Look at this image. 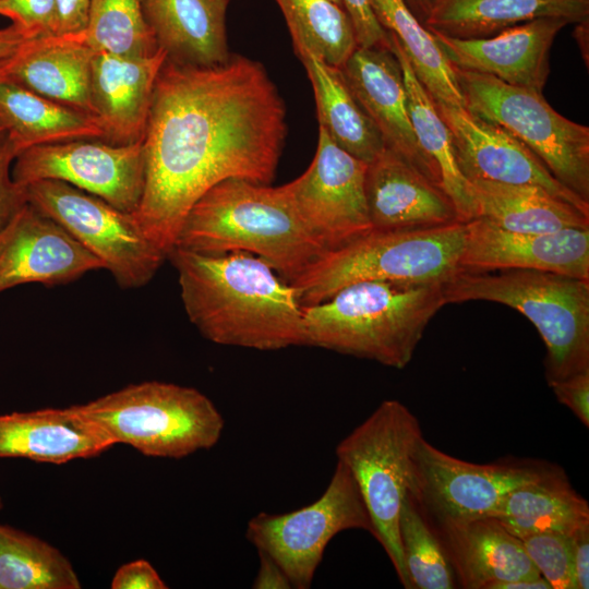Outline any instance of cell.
<instances>
[{
  "label": "cell",
  "instance_id": "obj_1",
  "mask_svg": "<svg viewBox=\"0 0 589 589\" xmlns=\"http://www.w3.org/2000/svg\"><path fill=\"white\" fill-rule=\"evenodd\" d=\"M286 134L285 104L259 61L231 55L194 67L166 59L143 140L145 184L134 218L167 255L211 188L230 178L272 182Z\"/></svg>",
  "mask_w": 589,
  "mask_h": 589
},
{
  "label": "cell",
  "instance_id": "obj_2",
  "mask_svg": "<svg viewBox=\"0 0 589 589\" xmlns=\"http://www.w3.org/2000/svg\"><path fill=\"white\" fill-rule=\"evenodd\" d=\"M167 259L177 271L185 313L207 340L256 350L305 346L303 306L262 259L178 247Z\"/></svg>",
  "mask_w": 589,
  "mask_h": 589
},
{
  "label": "cell",
  "instance_id": "obj_3",
  "mask_svg": "<svg viewBox=\"0 0 589 589\" xmlns=\"http://www.w3.org/2000/svg\"><path fill=\"white\" fill-rule=\"evenodd\" d=\"M175 247L206 254L247 252L290 283L325 250L305 229L283 185L226 179L188 212Z\"/></svg>",
  "mask_w": 589,
  "mask_h": 589
},
{
  "label": "cell",
  "instance_id": "obj_4",
  "mask_svg": "<svg viewBox=\"0 0 589 589\" xmlns=\"http://www.w3.org/2000/svg\"><path fill=\"white\" fill-rule=\"evenodd\" d=\"M444 284L366 280L303 306L305 346L404 369L437 311Z\"/></svg>",
  "mask_w": 589,
  "mask_h": 589
},
{
  "label": "cell",
  "instance_id": "obj_5",
  "mask_svg": "<svg viewBox=\"0 0 589 589\" xmlns=\"http://www.w3.org/2000/svg\"><path fill=\"white\" fill-rule=\"evenodd\" d=\"M466 221L406 230H371L326 251L289 284L302 306L358 281L445 284L459 273Z\"/></svg>",
  "mask_w": 589,
  "mask_h": 589
},
{
  "label": "cell",
  "instance_id": "obj_6",
  "mask_svg": "<svg viewBox=\"0 0 589 589\" xmlns=\"http://www.w3.org/2000/svg\"><path fill=\"white\" fill-rule=\"evenodd\" d=\"M443 292L445 304L491 301L526 316L545 345L548 382L589 371V279L530 269H461Z\"/></svg>",
  "mask_w": 589,
  "mask_h": 589
},
{
  "label": "cell",
  "instance_id": "obj_7",
  "mask_svg": "<svg viewBox=\"0 0 589 589\" xmlns=\"http://www.w3.org/2000/svg\"><path fill=\"white\" fill-rule=\"evenodd\" d=\"M416 414L401 401L383 400L336 446L369 512L373 537L386 552L401 586L411 589L399 539V517L410 494L416 453L423 438Z\"/></svg>",
  "mask_w": 589,
  "mask_h": 589
},
{
  "label": "cell",
  "instance_id": "obj_8",
  "mask_svg": "<svg viewBox=\"0 0 589 589\" xmlns=\"http://www.w3.org/2000/svg\"><path fill=\"white\" fill-rule=\"evenodd\" d=\"M112 442L149 457L181 459L214 447L225 419L196 388L148 381L79 405Z\"/></svg>",
  "mask_w": 589,
  "mask_h": 589
},
{
  "label": "cell",
  "instance_id": "obj_9",
  "mask_svg": "<svg viewBox=\"0 0 589 589\" xmlns=\"http://www.w3.org/2000/svg\"><path fill=\"white\" fill-rule=\"evenodd\" d=\"M464 107L524 143L565 188L589 202V128L558 113L534 89L453 65Z\"/></svg>",
  "mask_w": 589,
  "mask_h": 589
},
{
  "label": "cell",
  "instance_id": "obj_10",
  "mask_svg": "<svg viewBox=\"0 0 589 589\" xmlns=\"http://www.w3.org/2000/svg\"><path fill=\"white\" fill-rule=\"evenodd\" d=\"M24 189L26 201L97 257L120 288L145 286L167 259L133 214L98 196L58 180L35 181Z\"/></svg>",
  "mask_w": 589,
  "mask_h": 589
},
{
  "label": "cell",
  "instance_id": "obj_11",
  "mask_svg": "<svg viewBox=\"0 0 589 589\" xmlns=\"http://www.w3.org/2000/svg\"><path fill=\"white\" fill-rule=\"evenodd\" d=\"M350 529L374 532L351 472L337 461L326 490L315 502L284 514L259 513L248 522L245 537L283 568L292 588L308 589L327 544Z\"/></svg>",
  "mask_w": 589,
  "mask_h": 589
},
{
  "label": "cell",
  "instance_id": "obj_12",
  "mask_svg": "<svg viewBox=\"0 0 589 589\" xmlns=\"http://www.w3.org/2000/svg\"><path fill=\"white\" fill-rule=\"evenodd\" d=\"M539 460L474 464L430 444L424 437L416 453L411 496L440 528L491 517L513 490L552 471Z\"/></svg>",
  "mask_w": 589,
  "mask_h": 589
},
{
  "label": "cell",
  "instance_id": "obj_13",
  "mask_svg": "<svg viewBox=\"0 0 589 589\" xmlns=\"http://www.w3.org/2000/svg\"><path fill=\"white\" fill-rule=\"evenodd\" d=\"M366 168V163L339 147L320 127L312 163L301 176L283 184L299 219L325 252L372 230Z\"/></svg>",
  "mask_w": 589,
  "mask_h": 589
},
{
  "label": "cell",
  "instance_id": "obj_14",
  "mask_svg": "<svg viewBox=\"0 0 589 589\" xmlns=\"http://www.w3.org/2000/svg\"><path fill=\"white\" fill-rule=\"evenodd\" d=\"M21 187L58 180L134 214L145 184L143 142L116 145L100 140H73L20 152L11 169Z\"/></svg>",
  "mask_w": 589,
  "mask_h": 589
},
{
  "label": "cell",
  "instance_id": "obj_15",
  "mask_svg": "<svg viewBox=\"0 0 589 589\" xmlns=\"http://www.w3.org/2000/svg\"><path fill=\"white\" fill-rule=\"evenodd\" d=\"M435 106L448 128L456 165L468 182L538 185L589 215V202L558 182L544 164L505 129L477 117L464 106L444 103H435Z\"/></svg>",
  "mask_w": 589,
  "mask_h": 589
},
{
  "label": "cell",
  "instance_id": "obj_16",
  "mask_svg": "<svg viewBox=\"0 0 589 589\" xmlns=\"http://www.w3.org/2000/svg\"><path fill=\"white\" fill-rule=\"evenodd\" d=\"M104 269L62 226L26 202L0 230V292L19 285H67Z\"/></svg>",
  "mask_w": 589,
  "mask_h": 589
},
{
  "label": "cell",
  "instance_id": "obj_17",
  "mask_svg": "<svg viewBox=\"0 0 589 589\" xmlns=\"http://www.w3.org/2000/svg\"><path fill=\"white\" fill-rule=\"evenodd\" d=\"M462 269H530L589 279V229L528 233L504 230L480 217L466 221Z\"/></svg>",
  "mask_w": 589,
  "mask_h": 589
},
{
  "label": "cell",
  "instance_id": "obj_18",
  "mask_svg": "<svg viewBox=\"0 0 589 589\" xmlns=\"http://www.w3.org/2000/svg\"><path fill=\"white\" fill-rule=\"evenodd\" d=\"M340 70L385 147L442 187L438 169L417 142L402 70L394 52L387 48L357 47Z\"/></svg>",
  "mask_w": 589,
  "mask_h": 589
},
{
  "label": "cell",
  "instance_id": "obj_19",
  "mask_svg": "<svg viewBox=\"0 0 589 589\" xmlns=\"http://www.w3.org/2000/svg\"><path fill=\"white\" fill-rule=\"evenodd\" d=\"M567 24L565 19L539 17L481 39L432 33L453 65L542 93L550 74L551 47Z\"/></svg>",
  "mask_w": 589,
  "mask_h": 589
},
{
  "label": "cell",
  "instance_id": "obj_20",
  "mask_svg": "<svg viewBox=\"0 0 589 589\" xmlns=\"http://www.w3.org/2000/svg\"><path fill=\"white\" fill-rule=\"evenodd\" d=\"M166 59L160 47L149 57L94 51L89 99L93 116L104 131V142H143L156 81Z\"/></svg>",
  "mask_w": 589,
  "mask_h": 589
},
{
  "label": "cell",
  "instance_id": "obj_21",
  "mask_svg": "<svg viewBox=\"0 0 589 589\" xmlns=\"http://www.w3.org/2000/svg\"><path fill=\"white\" fill-rule=\"evenodd\" d=\"M365 197L372 230H406L462 221L443 188L394 151L368 164Z\"/></svg>",
  "mask_w": 589,
  "mask_h": 589
},
{
  "label": "cell",
  "instance_id": "obj_22",
  "mask_svg": "<svg viewBox=\"0 0 589 589\" xmlns=\"http://www.w3.org/2000/svg\"><path fill=\"white\" fill-rule=\"evenodd\" d=\"M112 446L79 405L0 414V458L59 465L95 457Z\"/></svg>",
  "mask_w": 589,
  "mask_h": 589
},
{
  "label": "cell",
  "instance_id": "obj_23",
  "mask_svg": "<svg viewBox=\"0 0 589 589\" xmlns=\"http://www.w3.org/2000/svg\"><path fill=\"white\" fill-rule=\"evenodd\" d=\"M93 56L94 50L82 34L38 36L24 43L0 64V77L93 116L89 99Z\"/></svg>",
  "mask_w": 589,
  "mask_h": 589
},
{
  "label": "cell",
  "instance_id": "obj_24",
  "mask_svg": "<svg viewBox=\"0 0 589 589\" xmlns=\"http://www.w3.org/2000/svg\"><path fill=\"white\" fill-rule=\"evenodd\" d=\"M438 530L456 578L464 588L496 589L504 582L540 577L521 540L494 518Z\"/></svg>",
  "mask_w": 589,
  "mask_h": 589
},
{
  "label": "cell",
  "instance_id": "obj_25",
  "mask_svg": "<svg viewBox=\"0 0 589 589\" xmlns=\"http://www.w3.org/2000/svg\"><path fill=\"white\" fill-rule=\"evenodd\" d=\"M230 0H141L145 20L167 60L214 67L230 58L226 15Z\"/></svg>",
  "mask_w": 589,
  "mask_h": 589
},
{
  "label": "cell",
  "instance_id": "obj_26",
  "mask_svg": "<svg viewBox=\"0 0 589 589\" xmlns=\"http://www.w3.org/2000/svg\"><path fill=\"white\" fill-rule=\"evenodd\" d=\"M539 17L589 19V0H431L423 25L458 39H481Z\"/></svg>",
  "mask_w": 589,
  "mask_h": 589
},
{
  "label": "cell",
  "instance_id": "obj_27",
  "mask_svg": "<svg viewBox=\"0 0 589 589\" xmlns=\"http://www.w3.org/2000/svg\"><path fill=\"white\" fill-rule=\"evenodd\" d=\"M477 217L513 232L589 229V215L532 184L469 181Z\"/></svg>",
  "mask_w": 589,
  "mask_h": 589
},
{
  "label": "cell",
  "instance_id": "obj_28",
  "mask_svg": "<svg viewBox=\"0 0 589 589\" xmlns=\"http://www.w3.org/2000/svg\"><path fill=\"white\" fill-rule=\"evenodd\" d=\"M517 538L554 531L570 534L589 525V504L556 466L509 492L491 515Z\"/></svg>",
  "mask_w": 589,
  "mask_h": 589
},
{
  "label": "cell",
  "instance_id": "obj_29",
  "mask_svg": "<svg viewBox=\"0 0 589 589\" xmlns=\"http://www.w3.org/2000/svg\"><path fill=\"white\" fill-rule=\"evenodd\" d=\"M0 122L19 153L37 145L104 139V131L93 116L3 77H0Z\"/></svg>",
  "mask_w": 589,
  "mask_h": 589
},
{
  "label": "cell",
  "instance_id": "obj_30",
  "mask_svg": "<svg viewBox=\"0 0 589 589\" xmlns=\"http://www.w3.org/2000/svg\"><path fill=\"white\" fill-rule=\"evenodd\" d=\"M312 84L320 127L342 149L369 164L385 147L339 68L308 50L296 51Z\"/></svg>",
  "mask_w": 589,
  "mask_h": 589
},
{
  "label": "cell",
  "instance_id": "obj_31",
  "mask_svg": "<svg viewBox=\"0 0 589 589\" xmlns=\"http://www.w3.org/2000/svg\"><path fill=\"white\" fill-rule=\"evenodd\" d=\"M387 33L389 49L402 70L408 110L417 142L438 169L442 188L454 203L459 218L469 221L477 217V206L470 183L456 165L448 128L434 100L414 74L399 41L392 33Z\"/></svg>",
  "mask_w": 589,
  "mask_h": 589
},
{
  "label": "cell",
  "instance_id": "obj_32",
  "mask_svg": "<svg viewBox=\"0 0 589 589\" xmlns=\"http://www.w3.org/2000/svg\"><path fill=\"white\" fill-rule=\"evenodd\" d=\"M386 31L399 41L411 68L435 103L464 106L453 64L434 35L412 14L404 0H370Z\"/></svg>",
  "mask_w": 589,
  "mask_h": 589
},
{
  "label": "cell",
  "instance_id": "obj_33",
  "mask_svg": "<svg viewBox=\"0 0 589 589\" xmlns=\"http://www.w3.org/2000/svg\"><path fill=\"white\" fill-rule=\"evenodd\" d=\"M68 557L49 542L0 525V589H80Z\"/></svg>",
  "mask_w": 589,
  "mask_h": 589
},
{
  "label": "cell",
  "instance_id": "obj_34",
  "mask_svg": "<svg viewBox=\"0 0 589 589\" xmlns=\"http://www.w3.org/2000/svg\"><path fill=\"white\" fill-rule=\"evenodd\" d=\"M289 28L296 51L308 50L341 68L358 47L345 9L332 0H275Z\"/></svg>",
  "mask_w": 589,
  "mask_h": 589
},
{
  "label": "cell",
  "instance_id": "obj_35",
  "mask_svg": "<svg viewBox=\"0 0 589 589\" xmlns=\"http://www.w3.org/2000/svg\"><path fill=\"white\" fill-rule=\"evenodd\" d=\"M83 40L94 50L149 57L158 49L141 0H91Z\"/></svg>",
  "mask_w": 589,
  "mask_h": 589
},
{
  "label": "cell",
  "instance_id": "obj_36",
  "mask_svg": "<svg viewBox=\"0 0 589 589\" xmlns=\"http://www.w3.org/2000/svg\"><path fill=\"white\" fill-rule=\"evenodd\" d=\"M399 539L411 589L456 588L447 552L411 494L402 503Z\"/></svg>",
  "mask_w": 589,
  "mask_h": 589
},
{
  "label": "cell",
  "instance_id": "obj_37",
  "mask_svg": "<svg viewBox=\"0 0 589 589\" xmlns=\"http://www.w3.org/2000/svg\"><path fill=\"white\" fill-rule=\"evenodd\" d=\"M519 539L539 575L552 589H576L569 534L545 531Z\"/></svg>",
  "mask_w": 589,
  "mask_h": 589
},
{
  "label": "cell",
  "instance_id": "obj_38",
  "mask_svg": "<svg viewBox=\"0 0 589 589\" xmlns=\"http://www.w3.org/2000/svg\"><path fill=\"white\" fill-rule=\"evenodd\" d=\"M0 15L36 36L56 35V0H0Z\"/></svg>",
  "mask_w": 589,
  "mask_h": 589
},
{
  "label": "cell",
  "instance_id": "obj_39",
  "mask_svg": "<svg viewBox=\"0 0 589 589\" xmlns=\"http://www.w3.org/2000/svg\"><path fill=\"white\" fill-rule=\"evenodd\" d=\"M19 154L7 132L0 134V230L27 202L24 187L14 182L12 164Z\"/></svg>",
  "mask_w": 589,
  "mask_h": 589
},
{
  "label": "cell",
  "instance_id": "obj_40",
  "mask_svg": "<svg viewBox=\"0 0 589 589\" xmlns=\"http://www.w3.org/2000/svg\"><path fill=\"white\" fill-rule=\"evenodd\" d=\"M356 35L358 47L389 49L388 33L377 22L370 0H341Z\"/></svg>",
  "mask_w": 589,
  "mask_h": 589
},
{
  "label": "cell",
  "instance_id": "obj_41",
  "mask_svg": "<svg viewBox=\"0 0 589 589\" xmlns=\"http://www.w3.org/2000/svg\"><path fill=\"white\" fill-rule=\"evenodd\" d=\"M558 402L566 406L589 428V371L548 382Z\"/></svg>",
  "mask_w": 589,
  "mask_h": 589
},
{
  "label": "cell",
  "instance_id": "obj_42",
  "mask_svg": "<svg viewBox=\"0 0 589 589\" xmlns=\"http://www.w3.org/2000/svg\"><path fill=\"white\" fill-rule=\"evenodd\" d=\"M112 589H167L158 572L146 560L131 561L120 566L111 580Z\"/></svg>",
  "mask_w": 589,
  "mask_h": 589
},
{
  "label": "cell",
  "instance_id": "obj_43",
  "mask_svg": "<svg viewBox=\"0 0 589 589\" xmlns=\"http://www.w3.org/2000/svg\"><path fill=\"white\" fill-rule=\"evenodd\" d=\"M56 35H81L86 27L91 0H56Z\"/></svg>",
  "mask_w": 589,
  "mask_h": 589
},
{
  "label": "cell",
  "instance_id": "obj_44",
  "mask_svg": "<svg viewBox=\"0 0 589 589\" xmlns=\"http://www.w3.org/2000/svg\"><path fill=\"white\" fill-rule=\"evenodd\" d=\"M572 568L576 589L589 588V525L569 534Z\"/></svg>",
  "mask_w": 589,
  "mask_h": 589
},
{
  "label": "cell",
  "instance_id": "obj_45",
  "mask_svg": "<svg viewBox=\"0 0 589 589\" xmlns=\"http://www.w3.org/2000/svg\"><path fill=\"white\" fill-rule=\"evenodd\" d=\"M260 565L253 581L254 589H290L291 584L283 568L268 555L257 552Z\"/></svg>",
  "mask_w": 589,
  "mask_h": 589
},
{
  "label": "cell",
  "instance_id": "obj_46",
  "mask_svg": "<svg viewBox=\"0 0 589 589\" xmlns=\"http://www.w3.org/2000/svg\"><path fill=\"white\" fill-rule=\"evenodd\" d=\"M35 37L38 36L13 23L0 28V64L12 57L24 43Z\"/></svg>",
  "mask_w": 589,
  "mask_h": 589
},
{
  "label": "cell",
  "instance_id": "obj_47",
  "mask_svg": "<svg viewBox=\"0 0 589 589\" xmlns=\"http://www.w3.org/2000/svg\"><path fill=\"white\" fill-rule=\"evenodd\" d=\"M577 26H576V29L574 32V36H575V39L580 48V51H581V55L584 57V59L586 58V64L588 67V56H589V52H588V47H589V44H588V24H589V19L588 20H585L582 22H579V23H576Z\"/></svg>",
  "mask_w": 589,
  "mask_h": 589
},
{
  "label": "cell",
  "instance_id": "obj_48",
  "mask_svg": "<svg viewBox=\"0 0 589 589\" xmlns=\"http://www.w3.org/2000/svg\"><path fill=\"white\" fill-rule=\"evenodd\" d=\"M412 14L419 20L420 23H424L429 10L431 0H404Z\"/></svg>",
  "mask_w": 589,
  "mask_h": 589
},
{
  "label": "cell",
  "instance_id": "obj_49",
  "mask_svg": "<svg viewBox=\"0 0 589 589\" xmlns=\"http://www.w3.org/2000/svg\"><path fill=\"white\" fill-rule=\"evenodd\" d=\"M332 1L342 7L341 0H332ZM342 8H344V7H342Z\"/></svg>",
  "mask_w": 589,
  "mask_h": 589
},
{
  "label": "cell",
  "instance_id": "obj_50",
  "mask_svg": "<svg viewBox=\"0 0 589 589\" xmlns=\"http://www.w3.org/2000/svg\"><path fill=\"white\" fill-rule=\"evenodd\" d=\"M4 131H5V130H4L3 125H2L1 122H0V134L3 133Z\"/></svg>",
  "mask_w": 589,
  "mask_h": 589
},
{
  "label": "cell",
  "instance_id": "obj_51",
  "mask_svg": "<svg viewBox=\"0 0 589 589\" xmlns=\"http://www.w3.org/2000/svg\"><path fill=\"white\" fill-rule=\"evenodd\" d=\"M2 507H3V502H2V498L0 496V510L2 509Z\"/></svg>",
  "mask_w": 589,
  "mask_h": 589
}]
</instances>
